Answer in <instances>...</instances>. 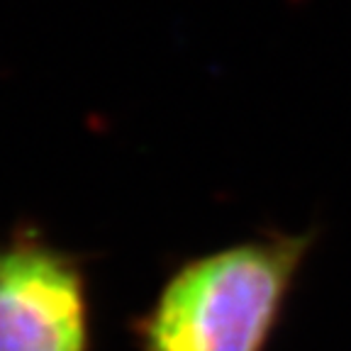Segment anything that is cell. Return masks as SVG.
Returning a JSON list of instances; mask_svg holds the SVG:
<instances>
[{
    "label": "cell",
    "mask_w": 351,
    "mask_h": 351,
    "mask_svg": "<svg viewBox=\"0 0 351 351\" xmlns=\"http://www.w3.org/2000/svg\"><path fill=\"white\" fill-rule=\"evenodd\" d=\"M315 232H274L195 256L137 322L142 351H266Z\"/></svg>",
    "instance_id": "6da1fadb"
},
{
    "label": "cell",
    "mask_w": 351,
    "mask_h": 351,
    "mask_svg": "<svg viewBox=\"0 0 351 351\" xmlns=\"http://www.w3.org/2000/svg\"><path fill=\"white\" fill-rule=\"evenodd\" d=\"M88 291L78 258L37 232L0 247V351H88Z\"/></svg>",
    "instance_id": "7a4b0ae2"
}]
</instances>
